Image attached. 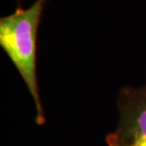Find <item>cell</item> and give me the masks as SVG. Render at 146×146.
Listing matches in <instances>:
<instances>
[{"mask_svg": "<svg viewBox=\"0 0 146 146\" xmlns=\"http://www.w3.org/2000/svg\"><path fill=\"white\" fill-rule=\"evenodd\" d=\"M46 0H36L30 8L17 9L0 19V46L15 66L33 98L34 121L42 126L46 119L40 97L36 71L37 34Z\"/></svg>", "mask_w": 146, "mask_h": 146, "instance_id": "6da1fadb", "label": "cell"}, {"mask_svg": "<svg viewBox=\"0 0 146 146\" xmlns=\"http://www.w3.org/2000/svg\"><path fill=\"white\" fill-rule=\"evenodd\" d=\"M118 124L106 138L107 146H146V84L124 86L117 96Z\"/></svg>", "mask_w": 146, "mask_h": 146, "instance_id": "7a4b0ae2", "label": "cell"}]
</instances>
